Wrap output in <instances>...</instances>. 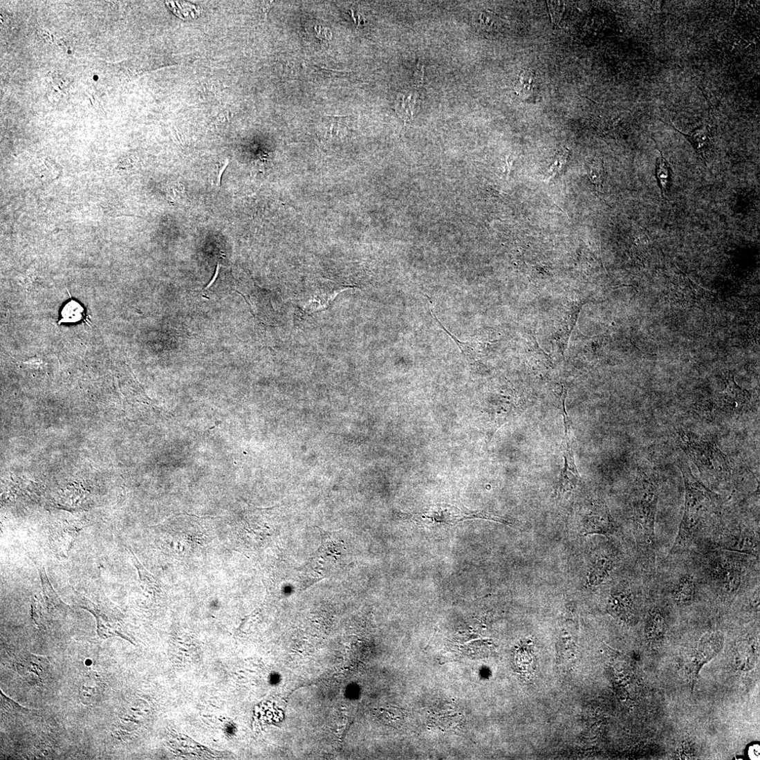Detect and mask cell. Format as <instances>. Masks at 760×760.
I'll return each instance as SVG.
<instances>
[{"label":"cell","mask_w":760,"mask_h":760,"mask_svg":"<svg viewBox=\"0 0 760 760\" xmlns=\"http://www.w3.org/2000/svg\"><path fill=\"white\" fill-rule=\"evenodd\" d=\"M678 467L684 478L685 505L671 553L687 548L703 523L710 517L717 514L722 506L721 499L696 478L687 463L680 461Z\"/></svg>","instance_id":"6da1fadb"},{"label":"cell","mask_w":760,"mask_h":760,"mask_svg":"<svg viewBox=\"0 0 760 760\" xmlns=\"http://www.w3.org/2000/svg\"><path fill=\"white\" fill-rule=\"evenodd\" d=\"M678 438L680 447L703 475L716 479L730 475V460L715 443L686 431L679 432Z\"/></svg>","instance_id":"7a4b0ae2"},{"label":"cell","mask_w":760,"mask_h":760,"mask_svg":"<svg viewBox=\"0 0 760 760\" xmlns=\"http://www.w3.org/2000/svg\"><path fill=\"white\" fill-rule=\"evenodd\" d=\"M658 502V477L654 472H645L633 503V517L642 539L649 546L655 544V524Z\"/></svg>","instance_id":"3957f363"},{"label":"cell","mask_w":760,"mask_h":760,"mask_svg":"<svg viewBox=\"0 0 760 760\" xmlns=\"http://www.w3.org/2000/svg\"><path fill=\"white\" fill-rule=\"evenodd\" d=\"M724 645L725 635L722 631L707 632L701 638L687 667V675L692 689L696 684L701 669L721 652Z\"/></svg>","instance_id":"277c9868"},{"label":"cell","mask_w":760,"mask_h":760,"mask_svg":"<svg viewBox=\"0 0 760 760\" xmlns=\"http://www.w3.org/2000/svg\"><path fill=\"white\" fill-rule=\"evenodd\" d=\"M714 562L710 564V574L712 581L720 591L727 594L735 593L741 587L743 571L735 562L729 561L723 556L716 557Z\"/></svg>","instance_id":"5b68a950"},{"label":"cell","mask_w":760,"mask_h":760,"mask_svg":"<svg viewBox=\"0 0 760 760\" xmlns=\"http://www.w3.org/2000/svg\"><path fill=\"white\" fill-rule=\"evenodd\" d=\"M563 413L565 425V438L564 442V457L565 463L561 477H559L558 491L564 493L575 489L577 485L580 481L581 477L575 464L572 427L565 407H564Z\"/></svg>","instance_id":"8992f818"},{"label":"cell","mask_w":760,"mask_h":760,"mask_svg":"<svg viewBox=\"0 0 760 760\" xmlns=\"http://www.w3.org/2000/svg\"><path fill=\"white\" fill-rule=\"evenodd\" d=\"M633 611V593L624 584L616 586L611 592L608 603V611L613 617L628 621Z\"/></svg>","instance_id":"52a82bcc"},{"label":"cell","mask_w":760,"mask_h":760,"mask_svg":"<svg viewBox=\"0 0 760 760\" xmlns=\"http://www.w3.org/2000/svg\"><path fill=\"white\" fill-rule=\"evenodd\" d=\"M615 532V523L607 506L600 503L591 512L584 530V535L610 536Z\"/></svg>","instance_id":"ba28073f"},{"label":"cell","mask_w":760,"mask_h":760,"mask_svg":"<svg viewBox=\"0 0 760 760\" xmlns=\"http://www.w3.org/2000/svg\"><path fill=\"white\" fill-rule=\"evenodd\" d=\"M719 546L739 553L756 555L759 553V539L751 531H736L727 535L719 542Z\"/></svg>","instance_id":"9c48e42d"},{"label":"cell","mask_w":760,"mask_h":760,"mask_svg":"<svg viewBox=\"0 0 760 760\" xmlns=\"http://www.w3.org/2000/svg\"><path fill=\"white\" fill-rule=\"evenodd\" d=\"M17 667L20 674H32L41 683L50 676L51 671L50 663L47 658L30 653H24L19 658Z\"/></svg>","instance_id":"30bf717a"},{"label":"cell","mask_w":760,"mask_h":760,"mask_svg":"<svg viewBox=\"0 0 760 760\" xmlns=\"http://www.w3.org/2000/svg\"><path fill=\"white\" fill-rule=\"evenodd\" d=\"M105 690V684L102 678L96 672H90L83 678L79 688V698L86 705L98 703L102 698Z\"/></svg>","instance_id":"8fae6325"},{"label":"cell","mask_w":760,"mask_h":760,"mask_svg":"<svg viewBox=\"0 0 760 760\" xmlns=\"http://www.w3.org/2000/svg\"><path fill=\"white\" fill-rule=\"evenodd\" d=\"M680 134L684 136L694 147L697 154L706 163V154L712 145V129L708 124H703L694 130L689 134H685L676 129Z\"/></svg>","instance_id":"7c38bea8"},{"label":"cell","mask_w":760,"mask_h":760,"mask_svg":"<svg viewBox=\"0 0 760 760\" xmlns=\"http://www.w3.org/2000/svg\"><path fill=\"white\" fill-rule=\"evenodd\" d=\"M515 93L521 99L532 102L539 93V83L536 74L530 70H524L519 74L514 86Z\"/></svg>","instance_id":"4fadbf2b"},{"label":"cell","mask_w":760,"mask_h":760,"mask_svg":"<svg viewBox=\"0 0 760 760\" xmlns=\"http://www.w3.org/2000/svg\"><path fill=\"white\" fill-rule=\"evenodd\" d=\"M696 583L693 575L686 574L678 580L673 590V598L677 605H691L696 597Z\"/></svg>","instance_id":"5bb4252c"},{"label":"cell","mask_w":760,"mask_h":760,"mask_svg":"<svg viewBox=\"0 0 760 760\" xmlns=\"http://www.w3.org/2000/svg\"><path fill=\"white\" fill-rule=\"evenodd\" d=\"M667 631V622L662 611L655 609L649 613L647 625L646 635L651 645L661 644Z\"/></svg>","instance_id":"9a60e30c"},{"label":"cell","mask_w":760,"mask_h":760,"mask_svg":"<svg viewBox=\"0 0 760 760\" xmlns=\"http://www.w3.org/2000/svg\"><path fill=\"white\" fill-rule=\"evenodd\" d=\"M658 150L660 152V156L657 158L656 176L662 196L668 201V196L672 184V169L662 153L659 149Z\"/></svg>","instance_id":"2e32d148"},{"label":"cell","mask_w":760,"mask_h":760,"mask_svg":"<svg viewBox=\"0 0 760 760\" xmlns=\"http://www.w3.org/2000/svg\"><path fill=\"white\" fill-rule=\"evenodd\" d=\"M80 530L73 528L54 530L51 534V544L59 555H67L76 539Z\"/></svg>","instance_id":"e0dca14e"},{"label":"cell","mask_w":760,"mask_h":760,"mask_svg":"<svg viewBox=\"0 0 760 760\" xmlns=\"http://www.w3.org/2000/svg\"><path fill=\"white\" fill-rule=\"evenodd\" d=\"M39 573L41 579L45 602L49 610V613H64L67 606L62 602V600L53 589L47 577L45 569L43 568L42 570H39Z\"/></svg>","instance_id":"ac0fdd59"},{"label":"cell","mask_w":760,"mask_h":760,"mask_svg":"<svg viewBox=\"0 0 760 760\" xmlns=\"http://www.w3.org/2000/svg\"><path fill=\"white\" fill-rule=\"evenodd\" d=\"M474 26L479 30L493 34L501 28L502 21L496 14L486 11L475 15L472 18Z\"/></svg>","instance_id":"d6986e66"},{"label":"cell","mask_w":760,"mask_h":760,"mask_svg":"<svg viewBox=\"0 0 760 760\" xmlns=\"http://www.w3.org/2000/svg\"><path fill=\"white\" fill-rule=\"evenodd\" d=\"M615 567L611 559L603 557L597 559L589 574V583L591 586L602 584L609 577Z\"/></svg>","instance_id":"ffe728a7"},{"label":"cell","mask_w":760,"mask_h":760,"mask_svg":"<svg viewBox=\"0 0 760 760\" xmlns=\"http://www.w3.org/2000/svg\"><path fill=\"white\" fill-rule=\"evenodd\" d=\"M756 649L749 642L740 645L737 649L736 661L741 669L749 670L752 668L756 660Z\"/></svg>","instance_id":"44dd1931"},{"label":"cell","mask_w":760,"mask_h":760,"mask_svg":"<svg viewBox=\"0 0 760 760\" xmlns=\"http://www.w3.org/2000/svg\"><path fill=\"white\" fill-rule=\"evenodd\" d=\"M415 96L416 94L414 93L409 95H398L396 109L399 114L408 115L409 112L411 111L412 113V111L414 110L416 102Z\"/></svg>","instance_id":"7402d4cb"},{"label":"cell","mask_w":760,"mask_h":760,"mask_svg":"<svg viewBox=\"0 0 760 760\" xmlns=\"http://www.w3.org/2000/svg\"><path fill=\"white\" fill-rule=\"evenodd\" d=\"M82 306L75 302H71L64 308L63 319L66 322H75L82 317Z\"/></svg>","instance_id":"603a6c76"},{"label":"cell","mask_w":760,"mask_h":760,"mask_svg":"<svg viewBox=\"0 0 760 760\" xmlns=\"http://www.w3.org/2000/svg\"><path fill=\"white\" fill-rule=\"evenodd\" d=\"M132 557L134 564L138 571L141 582L144 583L148 588H157L158 586L152 575L142 566L133 554H132Z\"/></svg>","instance_id":"cb8c5ba5"},{"label":"cell","mask_w":760,"mask_h":760,"mask_svg":"<svg viewBox=\"0 0 760 760\" xmlns=\"http://www.w3.org/2000/svg\"><path fill=\"white\" fill-rule=\"evenodd\" d=\"M184 189L181 185L174 183L169 188V193L173 199H178L183 195Z\"/></svg>","instance_id":"d4e9b609"},{"label":"cell","mask_w":760,"mask_h":760,"mask_svg":"<svg viewBox=\"0 0 760 760\" xmlns=\"http://www.w3.org/2000/svg\"><path fill=\"white\" fill-rule=\"evenodd\" d=\"M228 165H229V161H228V159H226L225 161L221 166L218 167V169H217V171H216V180H217V185H219V186H221L222 176H223L224 172L225 171L227 167L228 166Z\"/></svg>","instance_id":"484cf974"},{"label":"cell","mask_w":760,"mask_h":760,"mask_svg":"<svg viewBox=\"0 0 760 760\" xmlns=\"http://www.w3.org/2000/svg\"><path fill=\"white\" fill-rule=\"evenodd\" d=\"M423 65L418 64L414 74L415 83L416 84H421L423 82Z\"/></svg>","instance_id":"4316f807"}]
</instances>
